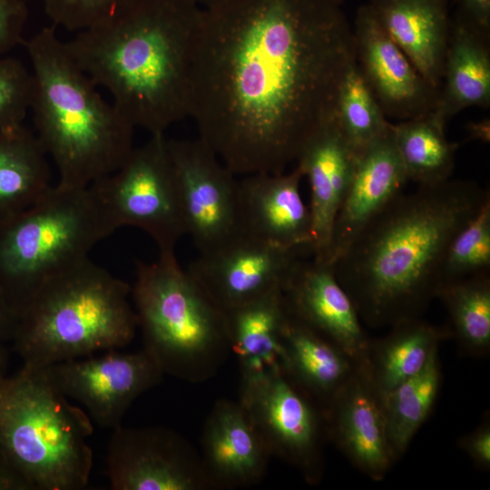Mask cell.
Wrapping results in <instances>:
<instances>
[{
    "mask_svg": "<svg viewBox=\"0 0 490 490\" xmlns=\"http://www.w3.org/2000/svg\"><path fill=\"white\" fill-rule=\"evenodd\" d=\"M342 0H228L201 8L190 117L235 175L280 173L335 114L356 63Z\"/></svg>",
    "mask_w": 490,
    "mask_h": 490,
    "instance_id": "obj_1",
    "label": "cell"
},
{
    "mask_svg": "<svg viewBox=\"0 0 490 490\" xmlns=\"http://www.w3.org/2000/svg\"><path fill=\"white\" fill-rule=\"evenodd\" d=\"M488 199L451 178L400 193L332 264L360 318L377 328L417 318L437 296L449 243Z\"/></svg>",
    "mask_w": 490,
    "mask_h": 490,
    "instance_id": "obj_2",
    "label": "cell"
},
{
    "mask_svg": "<svg viewBox=\"0 0 490 490\" xmlns=\"http://www.w3.org/2000/svg\"><path fill=\"white\" fill-rule=\"evenodd\" d=\"M201 11L192 0H137L77 32L66 48L134 128L164 135L190 117Z\"/></svg>",
    "mask_w": 490,
    "mask_h": 490,
    "instance_id": "obj_3",
    "label": "cell"
},
{
    "mask_svg": "<svg viewBox=\"0 0 490 490\" xmlns=\"http://www.w3.org/2000/svg\"><path fill=\"white\" fill-rule=\"evenodd\" d=\"M34 80L35 135L58 171V185L84 188L113 172L133 150V125L98 92L55 27L23 42Z\"/></svg>",
    "mask_w": 490,
    "mask_h": 490,
    "instance_id": "obj_4",
    "label": "cell"
},
{
    "mask_svg": "<svg viewBox=\"0 0 490 490\" xmlns=\"http://www.w3.org/2000/svg\"><path fill=\"white\" fill-rule=\"evenodd\" d=\"M131 286L90 258L46 280L12 339L28 370L127 346L138 328Z\"/></svg>",
    "mask_w": 490,
    "mask_h": 490,
    "instance_id": "obj_5",
    "label": "cell"
},
{
    "mask_svg": "<svg viewBox=\"0 0 490 490\" xmlns=\"http://www.w3.org/2000/svg\"><path fill=\"white\" fill-rule=\"evenodd\" d=\"M131 295L143 348L164 374L191 383L217 374L230 353L225 311L175 255L138 261Z\"/></svg>",
    "mask_w": 490,
    "mask_h": 490,
    "instance_id": "obj_6",
    "label": "cell"
},
{
    "mask_svg": "<svg viewBox=\"0 0 490 490\" xmlns=\"http://www.w3.org/2000/svg\"><path fill=\"white\" fill-rule=\"evenodd\" d=\"M90 416L42 370L11 377L0 399V450L31 490H79L90 479Z\"/></svg>",
    "mask_w": 490,
    "mask_h": 490,
    "instance_id": "obj_7",
    "label": "cell"
},
{
    "mask_svg": "<svg viewBox=\"0 0 490 490\" xmlns=\"http://www.w3.org/2000/svg\"><path fill=\"white\" fill-rule=\"evenodd\" d=\"M114 231L92 185L52 186L0 220V289L20 316L46 280L88 259Z\"/></svg>",
    "mask_w": 490,
    "mask_h": 490,
    "instance_id": "obj_8",
    "label": "cell"
},
{
    "mask_svg": "<svg viewBox=\"0 0 490 490\" xmlns=\"http://www.w3.org/2000/svg\"><path fill=\"white\" fill-rule=\"evenodd\" d=\"M91 185L115 230L139 228L152 239L159 255H175L187 232L164 135H151L121 167Z\"/></svg>",
    "mask_w": 490,
    "mask_h": 490,
    "instance_id": "obj_9",
    "label": "cell"
},
{
    "mask_svg": "<svg viewBox=\"0 0 490 490\" xmlns=\"http://www.w3.org/2000/svg\"><path fill=\"white\" fill-rule=\"evenodd\" d=\"M240 403L272 456L317 484L322 475L324 416L318 405L283 371L241 379Z\"/></svg>",
    "mask_w": 490,
    "mask_h": 490,
    "instance_id": "obj_10",
    "label": "cell"
},
{
    "mask_svg": "<svg viewBox=\"0 0 490 490\" xmlns=\"http://www.w3.org/2000/svg\"><path fill=\"white\" fill-rule=\"evenodd\" d=\"M40 370L61 394L80 403L96 424L111 429L122 425L134 400L164 375L144 348L134 353L108 350Z\"/></svg>",
    "mask_w": 490,
    "mask_h": 490,
    "instance_id": "obj_11",
    "label": "cell"
},
{
    "mask_svg": "<svg viewBox=\"0 0 490 490\" xmlns=\"http://www.w3.org/2000/svg\"><path fill=\"white\" fill-rule=\"evenodd\" d=\"M181 205L199 253L226 242L239 231V181L199 138L167 140Z\"/></svg>",
    "mask_w": 490,
    "mask_h": 490,
    "instance_id": "obj_12",
    "label": "cell"
},
{
    "mask_svg": "<svg viewBox=\"0 0 490 490\" xmlns=\"http://www.w3.org/2000/svg\"><path fill=\"white\" fill-rule=\"evenodd\" d=\"M106 471L113 490L212 489L200 454L184 437L162 426L113 429Z\"/></svg>",
    "mask_w": 490,
    "mask_h": 490,
    "instance_id": "obj_13",
    "label": "cell"
},
{
    "mask_svg": "<svg viewBox=\"0 0 490 490\" xmlns=\"http://www.w3.org/2000/svg\"><path fill=\"white\" fill-rule=\"evenodd\" d=\"M304 253L238 233L187 269L224 311L282 289Z\"/></svg>",
    "mask_w": 490,
    "mask_h": 490,
    "instance_id": "obj_14",
    "label": "cell"
},
{
    "mask_svg": "<svg viewBox=\"0 0 490 490\" xmlns=\"http://www.w3.org/2000/svg\"><path fill=\"white\" fill-rule=\"evenodd\" d=\"M352 29L357 64L386 117L405 121L434 112L439 89L418 72L367 4L358 7Z\"/></svg>",
    "mask_w": 490,
    "mask_h": 490,
    "instance_id": "obj_15",
    "label": "cell"
},
{
    "mask_svg": "<svg viewBox=\"0 0 490 490\" xmlns=\"http://www.w3.org/2000/svg\"><path fill=\"white\" fill-rule=\"evenodd\" d=\"M288 313L333 343L358 364L367 361L368 341L357 308L338 282L331 264L297 260L283 288Z\"/></svg>",
    "mask_w": 490,
    "mask_h": 490,
    "instance_id": "obj_16",
    "label": "cell"
},
{
    "mask_svg": "<svg viewBox=\"0 0 490 490\" xmlns=\"http://www.w3.org/2000/svg\"><path fill=\"white\" fill-rule=\"evenodd\" d=\"M303 174L254 173L239 181V231L311 255L312 220L300 195Z\"/></svg>",
    "mask_w": 490,
    "mask_h": 490,
    "instance_id": "obj_17",
    "label": "cell"
},
{
    "mask_svg": "<svg viewBox=\"0 0 490 490\" xmlns=\"http://www.w3.org/2000/svg\"><path fill=\"white\" fill-rule=\"evenodd\" d=\"M325 430L364 474L380 480L395 460L378 392L365 364L323 411Z\"/></svg>",
    "mask_w": 490,
    "mask_h": 490,
    "instance_id": "obj_18",
    "label": "cell"
},
{
    "mask_svg": "<svg viewBox=\"0 0 490 490\" xmlns=\"http://www.w3.org/2000/svg\"><path fill=\"white\" fill-rule=\"evenodd\" d=\"M200 456L212 489L260 483L272 456L244 406L227 399L219 400L206 419Z\"/></svg>",
    "mask_w": 490,
    "mask_h": 490,
    "instance_id": "obj_19",
    "label": "cell"
},
{
    "mask_svg": "<svg viewBox=\"0 0 490 490\" xmlns=\"http://www.w3.org/2000/svg\"><path fill=\"white\" fill-rule=\"evenodd\" d=\"M358 158L333 116L309 137L296 160L310 187L311 257L317 260L328 262L334 222Z\"/></svg>",
    "mask_w": 490,
    "mask_h": 490,
    "instance_id": "obj_20",
    "label": "cell"
},
{
    "mask_svg": "<svg viewBox=\"0 0 490 490\" xmlns=\"http://www.w3.org/2000/svg\"><path fill=\"white\" fill-rule=\"evenodd\" d=\"M391 126L358 160L353 179L334 222L328 256V263L331 265L360 232L402 193L408 181Z\"/></svg>",
    "mask_w": 490,
    "mask_h": 490,
    "instance_id": "obj_21",
    "label": "cell"
},
{
    "mask_svg": "<svg viewBox=\"0 0 490 490\" xmlns=\"http://www.w3.org/2000/svg\"><path fill=\"white\" fill-rule=\"evenodd\" d=\"M449 0H368L376 19L418 72L440 89L452 15Z\"/></svg>",
    "mask_w": 490,
    "mask_h": 490,
    "instance_id": "obj_22",
    "label": "cell"
},
{
    "mask_svg": "<svg viewBox=\"0 0 490 490\" xmlns=\"http://www.w3.org/2000/svg\"><path fill=\"white\" fill-rule=\"evenodd\" d=\"M490 105V31L452 15L443 81L433 112L446 126L462 110Z\"/></svg>",
    "mask_w": 490,
    "mask_h": 490,
    "instance_id": "obj_23",
    "label": "cell"
},
{
    "mask_svg": "<svg viewBox=\"0 0 490 490\" xmlns=\"http://www.w3.org/2000/svg\"><path fill=\"white\" fill-rule=\"evenodd\" d=\"M281 342L283 372L318 404L323 412L359 364L289 313Z\"/></svg>",
    "mask_w": 490,
    "mask_h": 490,
    "instance_id": "obj_24",
    "label": "cell"
},
{
    "mask_svg": "<svg viewBox=\"0 0 490 490\" xmlns=\"http://www.w3.org/2000/svg\"><path fill=\"white\" fill-rule=\"evenodd\" d=\"M230 352L241 379L283 371L282 329L288 316L282 289L225 310Z\"/></svg>",
    "mask_w": 490,
    "mask_h": 490,
    "instance_id": "obj_25",
    "label": "cell"
},
{
    "mask_svg": "<svg viewBox=\"0 0 490 490\" xmlns=\"http://www.w3.org/2000/svg\"><path fill=\"white\" fill-rule=\"evenodd\" d=\"M47 154L24 125L0 131V220L35 202L51 187Z\"/></svg>",
    "mask_w": 490,
    "mask_h": 490,
    "instance_id": "obj_26",
    "label": "cell"
},
{
    "mask_svg": "<svg viewBox=\"0 0 490 490\" xmlns=\"http://www.w3.org/2000/svg\"><path fill=\"white\" fill-rule=\"evenodd\" d=\"M386 338L369 348L365 363L379 395L418 374L446 332L419 320L409 319L392 327Z\"/></svg>",
    "mask_w": 490,
    "mask_h": 490,
    "instance_id": "obj_27",
    "label": "cell"
},
{
    "mask_svg": "<svg viewBox=\"0 0 490 490\" xmlns=\"http://www.w3.org/2000/svg\"><path fill=\"white\" fill-rule=\"evenodd\" d=\"M433 112L392 124L395 144L407 180L432 185L450 179L458 147L445 135Z\"/></svg>",
    "mask_w": 490,
    "mask_h": 490,
    "instance_id": "obj_28",
    "label": "cell"
},
{
    "mask_svg": "<svg viewBox=\"0 0 490 490\" xmlns=\"http://www.w3.org/2000/svg\"><path fill=\"white\" fill-rule=\"evenodd\" d=\"M440 380V366L436 350L418 374L379 395L387 435L395 459L407 450L429 415Z\"/></svg>",
    "mask_w": 490,
    "mask_h": 490,
    "instance_id": "obj_29",
    "label": "cell"
},
{
    "mask_svg": "<svg viewBox=\"0 0 490 490\" xmlns=\"http://www.w3.org/2000/svg\"><path fill=\"white\" fill-rule=\"evenodd\" d=\"M442 299L458 339L470 350L485 352L490 347V279L488 272L444 284Z\"/></svg>",
    "mask_w": 490,
    "mask_h": 490,
    "instance_id": "obj_30",
    "label": "cell"
},
{
    "mask_svg": "<svg viewBox=\"0 0 490 490\" xmlns=\"http://www.w3.org/2000/svg\"><path fill=\"white\" fill-rule=\"evenodd\" d=\"M335 120L359 157L391 126L357 62L346 74L338 91Z\"/></svg>",
    "mask_w": 490,
    "mask_h": 490,
    "instance_id": "obj_31",
    "label": "cell"
},
{
    "mask_svg": "<svg viewBox=\"0 0 490 490\" xmlns=\"http://www.w3.org/2000/svg\"><path fill=\"white\" fill-rule=\"evenodd\" d=\"M489 269L490 199L449 243L441 268V287L449 282L488 272Z\"/></svg>",
    "mask_w": 490,
    "mask_h": 490,
    "instance_id": "obj_32",
    "label": "cell"
},
{
    "mask_svg": "<svg viewBox=\"0 0 490 490\" xmlns=\"http://www.w3.org/2000/svg\"><path fill=\"white\" fill-rule=\"evenodd\" d=\"M33 89L32 72L21 61L0 55V131L24 125L30 112Z\"/></svg>",
    "mask_w": 490,
    "mask_h": 490,
    "instance_id": "obj_33",
    "label": "cell"
},
{
    "mask_svg": "<svg viewBox=\"0 0 490 490\" xmlns=\"http://www.w3.org/2000/svg\"><path fill=\"white\" fill-rule=\"evenodd\" d=\"M54 27L80 32L137 0H39Z\"/></svg>",
    "mask_w": 490,
    "mask_h": 490,
    "instance_id": "obj_34",
    "label": "cell"
},
{
    "mask_svg": "<svg viewBox=\"0 0 490 490\" xmlns=\"http://www.w3.org/2000/svg\"><path fill=\"white\" fill-rule=\"evenodd\" d=\"M27 15L23 0H0V55L23 44Z\"/></svg>",
    "mask_w": 490,
    "mask_h": 490,
    "instance_id": "obj_35",
    "label": "cell"
},
{
    "mask_svg": "<svg viewBox=\"0 0 490 490\" xmlns=\"http://www.w3.org/2000/svg\"><path fill=\"white\" fill-rule=\"evenodd\" d=\"M459 446L479 466H490V426L485 423L462 437Z\"/></svg>",
    "mask_w": 490,
    "mask_h": 490,
    "instance_id": "obj_36",
    "label": "cell"
},
{
    "mask_svg": "<svg viewBox=\"0 0 490 490\" xmlns=\"http://www.w3.org/2000/svg\"><path fill=\"white\" fill-rule=\"evenodd\" d=\"M455 12L481 28L490 31V0H449Z\"/></svg>",
    "mask_w": 490,
    "mask_h": 490,
    "instance_id": "obj_37",
    "label": "cell"
},
{
    "mask_svg": "<svg viewBox=\"0 0 490 490\" xmlns=\"http://www.w3.org/2000/svg\"><path fill=\"white\" fill-rule=\"evenodd\" d=\"M18 321V311L0 289V343L12 341Z\"/></svg>",
    "mask_w": 490,
    "mask_h": 490,
    "instance_id": "obj_38",
    "label": "cell"
},
{
    "mask_svg": "<svg viewBox=\"0 0 490 490\" xmlns=\"http://www.w3.org/2000/svg\"><path fill=\"white\" fill-rule=\"evenodd\" d=\"M0 490H31L28 483L14 468L0 450Z\"/></svg>",
    "mask_w": 490,
    "mask_h": 490,
    "instance_id": "obj_39",
    "label": "cell"
},
{
    "mask_svg": "<svg viewBox=\"0 0 490 490\" xmlns=\"http://www.w3.org/2000/svg\"><path fill=\"white\" fill-rule=\"evenodd\" d=\"M469 137L473 140H479L488 142L490 138L489 121H484L477 123H471L467 128Z\"/></svg>",
    "mask_w": 490,
    "mask_h": 490,
    "instance_id": "obj_40",
    "label": "cell"
},
{
    "mask_svg": "<svg viewBox=\"0 0 490 490\" xmlns=\"http://www.w3.org/2000/svg\"><path fill=\"white\" fill-rule=\"evenodd\" d=\"M8 363V354L4 346L0 343V386L6 380V368Z\"/></svg>",
    "mask_w": 490,
    "mask_h": 490,
    "instance_id": "obj_41",
    "label": "cell"
},
{
    "mask_svg": "<svg viewBox=\"0 0 490 490\" xmlns=\"http://www.w3.org/2000/svg\"><path fill=\"white\" fill-rule=\"evenodd\" d=\"M201 8L218 5L228 0H192Z\"/></svg>",
    "mask_w": 490,
    "mask_h": 490,
    "instance_id": "obj_42",
    "label": "cell"
},
{
    "mask_svg": "<svg viewBox=\"0 0 490 490\" xmlns=\"http://www.w3.org/2000/svg\"><path fill=\"white\" fill-rule=\"evenodd\" d=\"M11 377H8L6 380L0 386V399L6 391L9 384H10Z\"/></svg>",
    "mask_w": 490,
    "mask_h": 490,
    "instance_id": "obj_43",
    "label": "cell"
},
{
    "mask_svg": "<svg viewBox=\"0 0 490 490\" xmlns=\"http://www.w3.org/2000/svg\"><path fill=\"white\" fill-rule=\"evenodd\" d=\"M342 1H344V0H342Z\"/></svg>",
    "mask_w": 490,
    "mask_h": 490,
    "instance_id": "obj_44",
    "label": "cell"
}]
</instances>
